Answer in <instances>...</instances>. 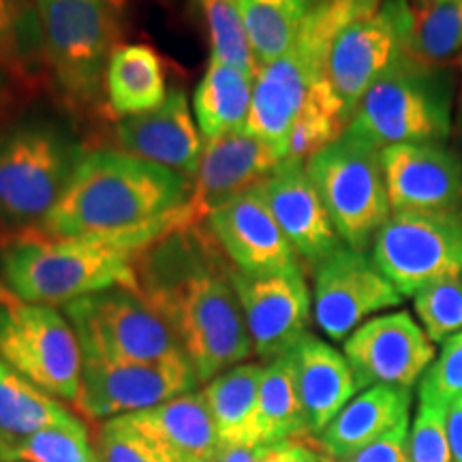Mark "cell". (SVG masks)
I'll return each instance as SVG.
<instances>
[{
	"mask_svg": "<svg viewBox=\"0 0 462 462\" xmlns=\"http://www.w3.org/2000/svg\"><path fill=\"white\" fill-rule=\"evenodd\" d=\"M137 279L140 293L170 326L199 383L255 354L231 263L208 227L184 225L143 248Z\"/></svg>",
	"mask_w": 462,
	"mask_h": 462,
	"instance_id": "1",
	"label": "cell"
},
{
	"mask_svg": "<svg viewBox=\"0 0 462 462\" xmlns=\"http://www.w3.org/2000/svg\"><path fill=\"white\" fill-rule=\"evenodd\" d=\"M193 182L118 148L84 152L71 182L39 234L50 238L116 240L137 251L193 225L187 201Z\"/></svg>",
	"mask_w": 462,
	"mask_h": 462,
	"instance_id": "2",
	"label": "cell"
},
{
	"mask_svg": "<svg viewBox=\"0 0 462 462\" xmlns=\"http://www.w3.org/2000/svg\"><path fill=\"white\" fill-rule=\"evenodd\" d=\"M140 253L116 240L50 238L22 231L0 246V270L20 302L56 309L114 287L140 291Z\"/></svg>",
	"mask_w": 462,
	"mask_h": 462,
	"instance_id": "3",
	"label": "cell"
},
{
	"mask_svg": "<svg viewBox=\"0 0 462 462\" xmlns=\"http://www.w3.org/2000/svg\"><path fill=\"white\" fill-rule=\"evenodd\" d=\"M456 73L401 51L357 103L346 131L373 146L446 143L454 125Z\"/></svg>",
	"mask_w": 462,
	"mask_h": 462,
	"instance_id": "4",
	"label": "cell"
},
{
	"mask_svg": "<svg viewBox=\"0 0 462 462\" xmlns=\"http://www.w3.org/2000/svg\"><path fill=\"white\" fill-rule=\"evenodd\" d=\"M84 150L48 120H26L0 133V225L32 231L71 182Z\"/></svg>",
	"mask_w": 462,
	"mask_h": 462,
	"instance_id": "5",
	"label": "cell"
},
{
	"mask_svg": "<svg viewBox=\"0 0 462 462\" xmlns=\"http://www.w3.org/2000/svg\"><path fill=\"white\" fill-rule=\"evenodd\" d=\"M45 67L75 107L103 95L106 69L118 48L120 22L112 0H34Z\"/></svg>",
	"mask_w": 462,
	"mask_h": 462,
	"instance_id": "6",
	"label": "cell"
},
{
	"mask_svg": "<svg viewBox=\"0 0 462 462\" xmlns=\"http://www.w3.org/2000/svg\"><path fill=\"white\" fill-rule=\"evenodd\" d=\"M306 171L343 245L366 253L392 215L381 150L345 131L306 161Z\"/></svg>",
	"mask_w": 462,
	"mask_h": 462,
	"instance_id": "7",
	"label": "cell"
},
{
	"mask_svg": "<svg viewBox=\"0 0 462 462\" xmlns=\"http://www.w3.org/2000/svg\"><path fill=\"white\" fill-rule=\"evenodd\" d=\"M84 357L114 362H159L180 356L170 326L137 289L114 287L65 306Z\"/></svg>",
	"mask_w": 462,
	"mask_h": 462,
	"instance_id": "8",
	"label": "cell"
},
{
	"mask_svg": "<svg viewBox=\"0 0 462 462\" xmlns=\"http://www.w3.org/2000/svg\"><path fill=\"white\" fill-rule=\"evenodd\" d=\"M0 360L58 401L78 402L84 351L71 321L54 306L24 302L3 306Z\"/></svg>",
	"mask_w": 462,
	"mask_h": 462,
	"instance_id": "9",
	"label": "cell"
},
{
	"mask_svg": "<svg viewBox=\"0 0 462 462\" xmlns=\"http://www.w3.org/2000/svg\"><path fill=\"white\" fill-rule=\"evenodd\" d=\"M371 259L402 298L441 279L462 276V206L392 212L374 236Z\"/></svg>",
	"mask_w": 462,
	"mask_h": 462,
	"instance_id": "10",
	"label": "cell"
},
{
	"mask_svg": "<svg viewBox=\"0 0 462 462\" xmlns=\"http://www.w3.org/2000/svg\"><path fill=\"white\" fill-rule=\"evenodd\" d=\"M199 385L184 354L159 362H114L84 357L82 392L75 407L88 420L107 421L163 404Z\"/></svg>",
	"mask_w": 462,
	"mask_h": 462,
	"instance_id": "11",
	"label": "cell"
},
{
	"mask_svg": "<svg viewBox=\"0 0 462 462\" xmlns=\"http://www.w3.org/2000/svg\"><path fill=\"white\" fill-rule=\"evenodd\" d=\"M313 317L330 340H345L381 310L402 304V293L366 253L340 246L313 268Z\"/></svg>",
	"mask_w": 462,
	"mask_h": 462,
	"instance_id": "12",
	"label": "cell"
},
{
	"mask_svg": "<svg viewBox=\"0 0 462 462\" xmlns=\"http://www.w3.org/2000/svg\"><path fill=\"white\" fill-rule=\"evenodd\" d=\"M231 282L253 351L265 362L287 356L309 334L313 298L304 270L248 274L231 265Z\"/></svg>",
	"mask_w": 462,
	"mask_h": 462,
	"instance_id": "13",
	"label": "cell"
},
{
	"mask_svg": "<svg viewBox=\"0 0 462 462\" xmlns=\"http://www.w3.org/2000/svg\"><path fill=\"white\" fill-rule=\"evenodd\" d=\"M343 354L360 390L373 385L411 390L435 362V343L407 310L362 323L345 340Z\"/></svg>",
	"mask_w": 462,
	"mask_h": 462,
	"instance_id": "14",
	"label": "cell"
},
{
	"mask_svg": "<svg viewBox=\"0 0 462 462\" xmlns=\"http://www.w3.org/2000/svg\"><path fill=\"white\" fill-rule=\"evenodd\" d=\"M206 227L236 270L248 274L302 270L298 253L273 215L263 182L212 210Z\"/></svg>",
	"mask_w": 462,
	"mask_h": 462,
	"instance_id": "15",
	"label": "cell"
},
{
	"mask_svg": "<svg viewBox=\"0 0 462 462\" xmlns=\"http://www.w3.org/2000/svg\"><path fill=\"white\" fill-rule=\"evenodd\" d=\"M404 3L385 0L379 11L362 17L338 34L326 60V79L343 99L349 123L366 90L402 51Z\"/></svg>",
	"mask_w": 462,
	"mask_h": 462,
	"instance_id": "16",
	"label": "cell"
},
{
	"mask_svg": "<svg viewBox=\"0 0 462 462\" xmlns=\"http://www.w3.org/2000/svg\"><path fill=\"white\" fill-rule=\"evenodd\" d=\"M392 212H432L462 206V165L443 143L381 148Z\"/></svg>",
	"mask_w": 462,
	"mask_h": 462,
	"instance_id": "17",
	"label": "cell"
},
{
	"mask_svg": "<svg viewBox=\"0 0 462 462\" xmlns=\"http://www.w3.org/2000/svg\"><path fill=\"white\" fill-rule=\"evenodd\" d=\"M281 161L273 146L248 131H234L206 140L187 201L190 218L195 223L201 218L206 221V217L225 201L263 182Z\"/></svg>",
	"mask_w": 462,
	"mask_h": 462,
	"instance_id": "18",
	"label": "cell"
},
{
	"mask_svg": "<svg viewBox=\"0 0 462 462\" xmlns=\"http://www.w3.org/2000/svg\"><path fill=\"white\" fill-rule=\"evenodd\" d=\"M116 143L131 157L182 173L193 182L206 142L187 95L173 88L163 106L120 120L116 125Z\"/></svg>",
	"mask_w": 462,
	"mask_h": 462,
	"instance_id": "19",
	"label": "cell"
},
{
	"mask_svg": "<svg viewBox=\"0 0 462 462\" xmlns=\"http://www.w3.org/2000/svg\"><path fill=\"white\" fill-rule=\"evenodd\" d=\"M263 189L276 223L300 262L315 268L345 246L302 161L282 159L263 180Z\"/></svg>",
	"mask_w": 462,
	"mask_h": 462,
	"instance_id": "20",
	"label": "cell"
},
{
	"mask_svg": "<svg viewBox=\"0 0 462 462\" xmlns=\"http://www.w3.org/2000/svg\"><path fill=\"white\" fill-rule=\"evenodd\" d=\"M321 78L319 69L293 48L279 60L259 67L245 131L263 140L281 159H285L291 126L304 106L309 88Z\"/></svg>",
	"mask_w": 462,
	"mask_h": 462,
	"instance_id": "21",
	"label": "cell"
},
{
	"mask_svg": "<svg viewBox=\"0 0 462 462\" xmlns=\"http://www.w3.org/2000/svg\"><path fill=\"white\" fill-rule=\"evenodd\" d=\"M171 462H218L223 446L201 392H189L157 407L123 415Z\"/></svg>",
	"mask_w": 462,
	"mask_h": 462,
	"instance_id": "22",
	"label": "cell"
},
{
	"mask_svg": "<svg viewBox=\"0 0 462 462\" xmlns=\"http://www.w3.org/2000/svg\"><path fill=\"white\" fill-rule=\"evenodd\" d=\"M289 357L293 362L306 426L313 435H321L345 404L362 392L354 368L345 354L310 334L289 351Z\"/></svg>",
	"mask_w": 462,
	"mask_h": 462,
	"instance_id": "23",
	"label": "cell"
},
{
	"mask_svg": "<svg viewBox=\"0 0 462 462\" xmlns=\"http://www.w3.org/2000/svg\"><path fill=\"white\" fill-rule=\"evenodd\" d=\"M411 390L373 385L351 398L319 435L328 458L343 462L409 420Z\"/></svg>",
	"mask_w": 462,
	"mask_h": 462,
	"instance_id": "24",
	"label": "cell"
},
{
	"mask_svg": "<svg viewBox=\"0 0 462 462\" xmlns=\"http://www.w3.org/2000/svg\"><path fill=\"white\" fill-rule=\"evenodd\" d=\"M103 95L107 107L120 116V120L163 106L170 92L161 56L142 43L118 45L107 62Z\"/></svg>",
	"mask_w": 462,
	"mask_h": 462,
	"instance_id": "25",
	"label": "cell"
},
{
	"mask_svg": "<svg viewBox=\"0 0 462 462\" xmlns=\"http://www.w3.org/2000/svg\"><path fill=\"white\" fill-rule=\"evenodd\" d=\"M263 364L245 362L204 383L201 396L215 421L223 449L253 446Z\"/></svg>",
	"mask_w": 462,
	"mask_h": 462,
	"instance_id": "26",
	"label": "cell"
},
{
	"mask_svg": "<svg viewBox=\"0 0 462 462\" xmlns=\"http://www.w3.org/2000/svg\"><path fill=\"white\" fill-rule=\"evenodd\" d=\"M402 51L430 67H452L462 54V0H402Z\"/></svg>",
	"mask_w": 462,
	"mask_h": 462,
	"instance_id": "27",
	"label": "cell"
},
{
	"mask_svg": "<svg viewBox=\"0 0 462 462\" xmlns=\"http://www.w3.org/2000/svg\"><path fill=\"white\" fill-rule=\"evenodd\" d=\"M253 82L238 69L210 60L193 95V114L206 140L246 129Z\"/></svg>",
	"mask_w": 462,
	"mask_h": 462,
	"instance_id": "28",
	"label": "cell"
},
{
	"mask_svg": "<svg viewBox=\"0 0 462 462\" xmlns=\"http://www.w3.org/2000/svg\"><path fill=\"white\" fill-rule=\"evenodd\" d=\"M309 432L304 407L300 401L296 373L291 357L281 356L263 364L259 383L253 446H274L282 441H298Z\"/></svg>",
	"mask_w": 462,
	"mask_h": 462,
	"instance_id": "29",
	"label": "cell"
},
{
	"mask_svg": "<svg viewBox=\"0 0 462 462\" xmlns=\"http://www.w3.org/2000/svg\"><path fill=\"white\" fill-rule=\"evenodd\" d=\"M78 418L65 402L0 360V439H20Z\"/></svg>",
	"mask_w": 462,
	"mask_h": 462,
	"instance_id": "30",
	"label": "cell"
},
{
	"mask_svg": "<svg viewBox=\"0 0 462 462\" xmlns=\"http://www.w3.org/2000/svg\"><path fill=\"white\" fill-rule=\"evenodd\" d=\"M236 5L262 67L293 48L315 0H236Z\"/></svg>",
	"mask_w": 462,
	"mask_h": 462,
	"instance_id": "31",
	"label": "cell"
},
{
	"mask_svg": "<svg viewBox=\"0 0 462 462\" xmlns=\"http://www.w3.org/2000/svg\"><path fill=\"white\" fill-rule=\"evenodd\" d=\"M349 126L345 103L334 92L326 78L317 79L309 88L304 106L287 140V157L306 163L319 150L330 146Z\"/></svg>",
	"mask_w": 462,
	"mask_h": 462,
	"instance_id": "32",
	"label": "cell"
},
{
	"mask_svg": "<svg viewBox=\"0 0 462 462\" xmlns=\"http://www.w3.org/2000/svg\"><path fill=\"white\" fill-rule=\"evenodd\" d=\"M3 462H101L84 420L20 439H0Z\"/></svg>",
	"mask_w": 462,
	"mask_h": 462,
	"instance_id": "33",
	"label": "cell"
},
{
	"mask_svg": "<svg viewBox=\"0 0 462 462\" xmlns=\"http://www.w3.org/2000/svg\"><path fill=\"white\" fill-rule=\"evenodd\" d=\"M43 60L34 0H0V71L26 79Z\"/></svg>",
	"mask_w": 462,
	"mask_h": 462,
	"instance_id": "34",
	"label": "cell"
},
{
	"mask_svg": "<svg viewBox=\"0 0 462 462\" xmlns=\"http://www.w3.org/2000/svg\"><path fill=\"white\" fill-rule=\"evenodd\" d=\"M199 3L210 37V60L223 62L246 73L248 78H255L259 62L248 42L236 0H199Z\"/></svg>",
	"mask_w": 462,
	"mask_h": 462,
	"instance_id": "35",
	"label": "cell"
},
{
	"mask_svg": "<svg viewBox=\"0 0 462 462\" xmlns=\"http://www.w3.org/2000/svg\"><path fill=\"white\" fill-rule=\"evenodd\" d=\"M415 315L432 343H446L462 332V276L441 279L413 296Z\"/></svg>",
	"mask_w": 462,
	"mask_h": 462,
	"instance_id": "36",
	"label": "cell"
},
{
	"mask_svg": "<svg viewBox=\"0 0 462 462\" xmlns=\"http://www.w3.org/2000/svg\"><path fill=\"white\" fill-rule=\"evenodd\" d=\"M448 407L430 398H420L411 430H409V458L411 462H452L448 441Z\"/></svg>",
	"mask_w": 462,
	"mask_h": 462,
	"instance_id": "37",
	"label": "cell"
},
{
	"mask_svg": "<svg viewBox=\"0 0 462 462\" xmlns=\"http://www.w3.org/2000/svg\"><path fill=\"white\" fill-rule=\"evenodd\" d=\"M97 452L101 462H171L152 441H148L123 418L101 421Z\"/></svg>",
	"mask_w": 462,
	"mask_h": 462,
	"instance_id": "38",
	"label": "cell"
},
{
	"mask_svg": "<svg viewBox=\"0 0 462 462\" xmlns=\"http://www.w3.org/2000/svg\"><path fill=\"white\" fill-rule=\"evenodd\" d=\"M420 398H430L443 407L462 396V332L449 337L430 368L421 377Z\"/></svg>",
	"mask_w": 462,
	"mask_h": 462,
	"instance_id": "39",
	"label": "cell"
},
{
	"mask_svg": "<svg viewBox=\"0 0 462 462\" xmlns=\"http://www.w3.org/2000/svg\"><path fill=\"white\" fill-rule=\"evenodd\" d=\"M343 462H411L409 458V420Z\"/></svg>",
	"mask_w": 462,
	"mask_h": 462,
	"instance_id": "40",
	"label": "cell"
},
{
	"mask_svg": "<svg viewBox=\"0 0 462 462\" xmlns=\"http://www.w3.org/2000/svg\"><path fill=\"white\" fill-rule=\"evenodd\" d=\"M317 456L315 449L300 441H282L268 446L262 462H310Z\"/></svg>",
	"mask_w": 462,
	"mask_h": 462,
	"instance_id": "41",
	"label": "cell"
},
{
	"mask_svg": "<svg viewBox=\"0 0 462 462\" xmlns=\"http://www.w3.org/2000/svg\"><path fill=\"white\" fill-rule=\"evenodd\" d=\"M448 441L452 462H462V396L448 404Z\"/></svg>",
	"mask_w": 462,
	"mask_h": 462,
	"instance_id": "42",
	"label": "cell"
},
{
	"mask_svg": "<svg viewBox=\"0 0 462 462\" xmlns=\"http://www.w3.org/2000/svg\"><path fill=\"white\" fill-rule=\"evenodd\" d=\"M268 446H245L225 449L218 462H262Z\"/></svg>",
	"mask_w": 462,
	"mask_h": 462,
	"instance_id": "43",
	"label": "cell"
},
{
	"mask_svg": "<svg viewBox=\"0 0 462 462\" xmlns=\"http://www.w3.org/2000/svg\"><path fill=\"white\" fill-rule=\"evenodd\" d=\"M449 142H452L449 150H452V152L456 154V159H458L460 165H462V106H456L452 135H449Z\"/></svg>",
	"mask_w": 462,
	"mask_h": 462,
	"instance_id": "44",
	"label": "cell"
},
{
	"mask_svg": "<svg viewBox=\"0 0 462 462\" xmlns=\"http://www.w3.org/2000/svg\"><path fill=\"white\" fill-rule=\"evenodd\" d=\"M17 302H20V300H17L14 293H11V289L7 287V282H5L3 270H0V309H3V306L17 304Z\"/></svg>",
	"mask_w": 462,
	"mask_h": 462,
	"instance_id": "45",
	"label": "cell"
},
{
	"mask_svg": "<svg viewBox=\"0 0 462 462\" xmlns=\"http://www.w3.org/2000/svg\"><path fill=\"white\" fill-rule=\"evenodd\" d=\"M454 73H456V106H462V54L454 60Z\"/></svg>",
	"mask_w": 462,
	"mask_h": 462,
	"instance_id": "46",
	"label": "cell"
},
{
	"mask_svg": "<svg viewBox=\"0 0 462 462\" xmlns=\"http://www.w3.org/2000/svg\"><path fill=\"white\" fill-rule=\"evenodd\" d=\"M5 79H9V75L0 71V101H3V97H5Z\"/></svg>",
	"mask_w": 462,
	"mask_h": 462,
	"instance_id": "47",
	"label": "cell"
},
{
	"mask_svg": "<svg viewBox=\"0 0 462 462\" xmlns=\"http://www.w3.org/2000/svg\"><path fill=\"white\" fill-rule=\"evenodd\" d=\"M310 462H328V460H323V456H319V454H317V456H315V458H313V460H310Z\"/></svg>",
	"mask_w": 462,
	"mask_h": 462,
	"instance_id": "48",
	"label": "cell"
},
{
	"mask_svg": "<svg viewBox=\"0 0 462 462\" xmlns=\"http://www.w3.org/2000/svg\"><path fill=\"white\" fill-rule=\"evenodd\" d=\"M0 231H5V229H3V225H0Z\"/></svg>",
	"mask_w": 462,
	"mask_h": 462,
	"instance_id": "49",
	"label": "cell"
},
{
	"mask_svg": "<svg viewBox=\"0 0 462 462\" xmlns=\"http://www.w3.org/2000/svg\"><path fill=\"white\" fill-rule=\"evenodd\" d=\"M0 462H3V458H0Z\"/></svg>",
	"mask_w": 462,
	"mask_h": 462,
	"instance_id": "50",
	"label": "cell"
},
{
	"mask_svg": "<svg viewBox=\"0 0 462 462\" xmlns=\"http://www.w3.org/2000/svg\"><path fill=\"white\" fill-rule=\"evenodd\" d=\"M315 3H317V0H315Z\"/></svg>",
	"mask_w": 462,
	"mask_h": 462,
	"instance_id": "51",
	"label": "cell"
}]
</instances>
